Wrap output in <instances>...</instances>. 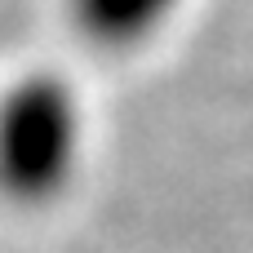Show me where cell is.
Here are the masks:
<instances>
[{"mask_svg":"<svg viewBox=\"0 0 253 253\" xmlns=\"http://www.w3.org/2000/svg\"><path fill=\"white\" fill-rule=\"evenodd\" d=\"M67 27L93 53H138L151 44L187 0H67Z\"/></svg>","mask_w":253,"mask_h":253,"instance_id":"7a4b0ae2","label":"cell"},{"mask_svg":"<svg viewBox=\"0 0 253 253\" xmlns=\"http://www.w3.org/2000/svg\"><path fill=\"white\" fill-rule=\"evenodd\" d=\"M89 111L80 89L53 67H27L0 84V200L44 213L80 178Z\"/></svg>","mask_w":253,"mask_h":253,"instance_id":"6da1fadb","label":"cell"}]
</instances>
